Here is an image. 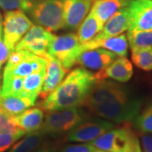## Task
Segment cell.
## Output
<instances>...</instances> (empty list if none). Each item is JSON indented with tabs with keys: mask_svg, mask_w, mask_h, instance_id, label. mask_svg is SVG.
<instances>
[{
	"mask_svg": "<svg viewBox=\"0 0 152 152\" xmlns=\"http://www.w3.org/2000/svg\"><path fill=\"white\" fill-rule=\"evenodd\" d=\"M99 118L113 124H129L140 113L141 103L129 96L124 87L107 80H96L83 104Z\"/></svg>",
	"mask_w": 152,
	"mask_h": 152,
	"instance_id": "obj_1",
	"label": "cell"
},
{
	"mask_svg": "<svg viewBox=\"0 0 152 152\" xmlns=\"http://www.w3.org/2000/svg\"><path fill=\"white\" fill-rule=\"evenodd\" d=\"M96 82L94 74L84 68H76L65 76L58 86L41 102L47 112L83 106Z\"/></svg>",
	"mask_w": 152,
	"mask_h": 152,
	"instance_id": "obj_2",
	"label": "cell"
},
{
	"mask_svg": "<svg viewBox=\"0 0 152 152\" xmlns=\"http://www.w3.org/2000/svg\"><path fill=\"white\" fill-rule=\"evenodd\" d=\"M25 11L32 22L49 31H58L65 28L63 0H30Z\"/></svg>",
	"mask_w": 152,
	"mask_h": 152,
	"instance_id": "obj_3",
	"label": "cell"
},
{
	"mask_svg": "<svg viewBox=\"0 0 152 152\" xmlns=\"http://www.w3.org/2000/svg\"><path fill=\"white\" fill-rule=\"evenodd\" d=\"M89 113L79 107L48 112L40 131L46 136L57 137L70 132L89 118Z\"/></svg>",
	"mask_w": 152,
	"mask_h": 152,
	"instance_id": "obj_4",
	"label": "cell"
},
{
	"mask_svg": "<svg viewBox=\"0 0 152 152\" xmlns=\"http://www.w3.org/2000/svg\"><path fill=\"white\" fill-rule=\"evenodd\" d=\"M85 50L75 33H67L56 37L48 53L58 59L67 69L76 64L77 59Z\"/></svg>",
	"mask_w": 152,
	"mask_h": 152,
	"instance_id": "obj_5",
	"label": "cell"
},
{
	"mask_svg": "<svg viewBox=\"0 0 152 152\" xmlns=\"http://www.w3.org/2000/svg\"><path fill=\"white\" fill-rule=\"evenodd\" d=\"M137 137L129 124L112 129L88 144L107 152H129Z\"/></svg>",
	"mask_w": 152,
	"mask_h": 152,
	"instance_id": "obj_6",
	"label": "cell"
},
{
	"mask_svg": "<svg viewBox=\"0 0 152 152\" xmlns=\"http://www.w3.org/2000/svg\"><path fill=\"white\" fill-rule=\"evenodd\" d=\"M33 26L32 20L22 10L6 11L3 23L4 42L11 52Z\"/></svg>",
	"mask_w": 152,
	"mask_h": 152,
	"instance_id": "obj_7",
	"label": "cell"
},
{
	"mask_svg": "<svg viewBox=\"0 0 152 152\" xmlns=\"http://www.w3.org/2000/svg\"><path fill=\"white\" fill-rule=\"evenodd\" d=\"M55 37V35L45 28L38 25H33L17 44L15 50H25L43 57L48 53Z\"/></svg>",
	"mask_w": 152,
	"mask_h": 152,
	"instance_id": "obj_8",
	"label": "cell"
},
{
	"mask_svg": "<svg viewBox=\"0 0 152 152\" xmlns=\"http://www.w3.org/2000/svg\"><path fill=\"white\" fill-rule=\"evenodd\" d=\"M115 127L113 123L106 119H88L76 126L66 137L71 143H90Z\"/></svg>",
	"mask_w": 152,
	"mask_h": 152,
	"instance_id": "obj_9",
	"label": "cell"
},
{
	"mask_svg": "<svg viewBox=\"0 0 152 152\" xmlns=\"http://www.w3.org/2000/svg\"><path fill=\"white\" fill-rule=\"evenodd\" d=\"M129 28L128 31L152 30V0H133L128 6Z\"/></svg>",
	"mask_w": 152,
	"mask_h": 152,
	"instance_id": "obj_10",
	"label": "cell"
},
{
	"mask_svg": "<svg viewBox=\"0 0 152 152\" xmlns=\"http://www.w3.org/2000/svg\"><path fill=\"white\" fill-rule=\"evenodd\" d=\"M117 58V55L106 49H86L79 56L76 64L88 70L98 72L110 65Z\"/></svg>",
	"mask_w": 152,
	"mask_h": 152,
	"instance_id": "obj_11",
	"label": "cell"
},
{
	"mask_svg": "<svg viewBox=\"0 0 152 152\" xmlns=\"http://www.w3.org/2000/svg\"><path fill=\"white\" fill-rule=\"evenodd\" d=\"M42 58L47 61L43 86L40 93L41 97L44 99L59 86L65 78L69 69L64 68L58 60L48 53L44 55Z\"/></svg>",
	"mask_w": 152,
	"mask_h": 152,
	"instance_id": "obj_12",
	"label": "cell"
},
{
	"mask_svg": "<svg viewBox=\"0 0 152 152\" xmlns=\"http://www.w3.org/2000/svg\"><path fill=\"white\" fill-rule=\"evenodd\" d=\"M94 0H63L65 28L75 30L90 13Z\"/></svg>",
	"mask_w": 152,
	"mask_h": 152,
	"instance_id": "obj_13",
	"label": "cell"
},
{
	"mask_svg": "<svg viewBox=\"0 0 152 152\" xmlns=\"http://www.w3.org/2000/svg\"><path fill=\"white\" fill-rule=\"evenodd\" d=\"M134 74L133 65L126 57H118L113 62L101 71L94 74L96 80L111 79L115 81L125 83L129 81Z\"/></svg>",
	"mask_w": 152,
	"mask_h": 152,
	"instance_id": "obj_14",
	"label": "cell"
},
{
	"mask_svg": "<svg viewBox=\"0 0 152 152\" xmlns=\"http://www.w3.org/2000/svg\"><path fill=\"white\" fill-rule=\"evenodd\" d=\"M47 66L46 59L37 55L29 53L26 58L13 67H5L3 77H22L40 70Z\"/></svg>",
	"mask_w": 152,
	"mask_h": 152,
	"instance_id": "obj_15",
	"label": "cell"
},
{
	"mask_svg": "<svg viewBox=\"0 0 152 152\" xmlns=\"http://www.w3.org/2000/svg\"><path fill=\"white\" fill-rule=\"evenodd\" d=\"M129 28V15L128 7L116 12L104 24L102 31L98 33L97 36L93 40H101L103 38L118 36Z\"/></svg>",
	"mask_w": 152,
	"mask_h": 152,
	"instance_id": "obj_16",
	"label": "cell"
},
{
	"mask_svg": "<svg viewBox=\"0 0 152 152\" xmlns=\"http://www.w3.org/2000/svg\"><path fill=\"white\" fill-rule=\"evenodd\" d=\"M17 128L21 129L26 134L40 130L44 121V113L40 107H30L20 114L12 117Z\"/></svg>",
	"mask_w": 152,
	"mask_h": 152,
	"instance_id": "obj_17",
	"label": "cell"
},
{
	"mask_svg": "<svg viewBox=\"0 0 152 152\" xmlns=\"http://www.w3.org/2000/svg\"><path fill=\"white\" fill-rule=\"evenodd\" d=\"M84 48H103L113 53L118 57H126L128 54L129 42L124 33L101 40H91L86 44H83Z\"/></svg>",
	"mask_w": 152,
	"mask_h": 152,
	"instance_id": "obj_18",
	"label": "cell"
},
{
	"mask_svg": "<svg viewBox=\"0 0 152 152\" xmlns=\"http://www.w3.org/2000/svg\"><path fill=\"white\" fill-rule=\"evenodd\" d=\"M133 0H96L93 3L91 12L104 24L116 12L130 4Z\"/></svg>",
	"mask_w": 152,
	"mask_h": 152,
	"instance_id": "obj_19",
	"label": "cell"
},
{
	"mask_svg": "<svg viewBox=\"0 0 152 152\" xmlns=\"http://www.w3.org/2000/svg\"><path fill=\"white\" fill-rule=\"evenodd\" d=\"M36 102L37 101L24 96L0 95V108L12 117L32 107Z\"/></svg>",
	"mask_w": 152,
	"mask_h": 152,
	"instance_id": "obj_20",
	"label": "cell"
},
{
	"mask_svg": "<svg viewBox=\"0 0 152 152\" xmlns=\"http://www.w3.org/2000/svg\"><path fill=\"white\" fill-rule=\"evenodd\" d=\"M103 26V22L101 21L90 11V13L78 27L76 34L82 44H86L96 37L98 33L102 31Z\"/></svg>",
	"mask_w": 152,
	"mask_h": 152,
	"instance_id": "obj_21",
	"label": "cell"
},
{
	"mask_svg": "<svg viewBox=\"0 0 152 152\" xmlns=\"http://www.w3.org/2000/svg\"><path fill=\"white\" fill-rule=\"evenodd\" d=\"M46 67L26 76L23 81V96L37 101L43 86Z\"/></svg>",
	"mask_w": 152,
	"mask_h": 152,
	"instance_id": "obj_22",
	"label": "cell"
},
{
	"mask_svg": "<svg viewBox=\"0 0 152 152\" xmlns=\"http://www.w3.org/2000/svg\"><path fill=\"white\" fill-rule=\"evenodd\" d=\"M46 135L40 130L29 133L11 147L8 152H33L43 144Z\"/></svg>",
	"mask_w": 152,
	"mask_h": 152,
	"instance_id": "obj_23",
	"label": "cell"
},
{
	"mask_svg": "<svg viewBox=\"0 0 152 152\" xmlns=\"http://www.w3.org/2000/svg\"><path fill=\"white\" fill-rule=\"evenodd\" d=\"M127 38L131 51L135 49L152 48V30L128 31Z\"/></svg>",
	"mask_w": 152,
	"mask_h": 152,
	"instance_id": "obj_24",
	"label": "cell"
},
{
	"mask_svg": "<svg viewBox=\"0 0 152 152\" xmlns=\"http://www.w3.org/2000/svg\"><path fill=\"white\" fill-rule=\"evenodd\" d=\"M131 59L133 64L144 71L152 70V48L132 50Z\"/></svg>",
	"mask_w": 152,
	"mask_h": 152,
	"instance_id": "obj_25",
	"label": "cell"
},
{
	"mask_svg": "<svg viewBox=\"0 0 152 152\" xmlns=\"http://www.w3.org/2000/svg\"><path fill=\"white\" fill-rule=\"evenodd\" d=\"M23 81L24 78L22 77H3L0 95L23 96Z\"/></svg>",
	"mask_w": 152,
	"mask_h": 152,
	"instance_id": "obj_26",
	"label": "cell"
},
{
	"mask_svg": "<svg viewBox=\"0 0 152 152\" xmlns=\"http://www.w3.org/2000/svg\"><path fill=\"white\" fill-rule=\"evenodd\" d=\"M26 133L21 129L15 130L0 133V152H6L10 150L18 140H20Z\"/></svg>",
	"mask_w": 152,
	"mask_h": 152,
	"instance_id": "obj_27",
	"label": "cell"
},
{
	"mask_svg": "<svg viewBox=\"0 0 152 152\" xmlns=\"http://www.w3.org/2000/svg\"><path fill=\"white\" fill-rule=\"evenodd\" d=\"M134 126L142 134H152V104L138 114L134 119Z\"/></svg>",
	"mask_w": 152,
	"mask_h": 152,
	"instance_id": "obj_28",
	"label": "cell"
},
{
	"mask_svg": "<svg viewBox=\"0 0 152 152\" xmlns=\"http://www.w3.org/2000/svg\"><path fill=\"white\" fill-rule=\"evenodd\" d=\"M30 0H0V9L5 11L22 10L26 11L30 4Z\"/></svg>",
	"mask_w": 152,
	"mask_h": 152,
	"instance_id": "obj_29",
	"label": "cell"
},
{
	"mask_svg": "<svg viewBox=\"0 0 152 152\" xmlns=\"http://www.w3.org/2000/svg\"><path fill=\"white\" fill-rule=\"evenodd\" d=\"M17 129L12 120V116L0 108V133L15 130Z\"/></svg>",
	"mask_w": 152,
	"mask_h": 152,
	"instance_id": "obj_30",
	"label": "cell"
},
{
	"mask_svg": "<svg viewBox=\"0 0 152 152\" xmlns=\"http://www.w3.org/2000/svg\"><path fill=\"white\" fill-rule=\"evenodd\" d=\"M96 147L91 145L85 143V144H77V145H69L64 147L58 152H91L95 150Z\"/></svg>",
	"mask_w": 152,
	"mask_h": 152,
	"instance_id": "obj_31",
	"label": "cell"
},
{
	"mask_svg": "<svg viewBox=\"0 0 152 152\" xmlns=\"http://www.w3.org/2000/svg\"><path fill=\"white\" fill-rule=\"evenodd\" d=\"M11 53L12 52L8 48V47L2 40V38H0V71L2 69V66L8 60L9 56L10 55Z\"/></svg>",
	"mask_w": 152,
	"mask_h": 152,
	"instance_id": "obj_32",
	"label": "cell"
},
{
	"mask_svg": "<svg viewBox=\"0 0 152 152\" xmlns=\"http://www.w3.org/2000/svg\"><path fill=\"white\" fill-rule=\"evenodd\" d=\"M142 152H152V134H144L141 136Z\"/></svg>",
	"mask_w": 152,
	"mask_h": 152,
	"instance_id": "obj_33",
	"label": "cell"
},
{
	"mask_svg": "<svg viewBox=\"0 0 152 152\" xmlns=\"http://www.w3.org/2000/svg\"><path fill=\"white\" fill-rule=\"evenodd\" d=\"M33 152H56L53 149V147L51 146L49 144H47V143H45V144H42L41 146H39L37 149V150H35Z\"/></svg>",
	"mask_w": 152,
	"mask_h": 152,
	"instance_id": "obj_34",
	"label": "cell"
},
{
	"mask_svg": "<svg viewBox=\"0 0 152 152\" xmlns=\"http://www.w3.org/2000/svg\"><path fill=\"white\" fill-rule=\"evenodd\" d=\"M129 152H142L141 145H140V143L138 137H136L135 140H134L133 144H132V146H131L130 150L129 151Z\"/></svg>",
	"mask_w": 152,
	"mask_h": 152,
	"instance_id": "obj_35",
	"label": "cell"
},
{
	"mask_svg": "<svg viewBox=\"0 0 152 152\" xmlns=\"http://www.w3.org/2000/svg\"><path fill=\"white\" fill-rule=\"evenodd\" d=\"M3 23H4L3 16L0 12V38H2V36H3Z\"/></svg>",
	"mask_w": 152,
	"mask_h": 152,
	"instance_id": "obj_36",
	"label": "cell"
},
{
	"mask_svg": "<svg viewBox=\"0 0 152 152\" xmlns=\"http://www.w3.org/2000/svg\"><path fill=\"white\" fill-rule=\"evenodd\" d=\"M91 152H107V151H102V150H99V149H95V150H93Z\"/></svg>",
	"mask_w": 152,
	"mask_h": 152,
	"instance_id": "obj_37",
	"label": "cell"
},
{
	"mask_svg": "<svg viewBox=\"0 0 152 152\" xmlns=\"http://www.w3.org/2000/svg\"><path fill=\"white\" fill-rule=\"evenodd\" d=\"M31 1H37V0H31Z\"/></svg>",
	"mask_w": 152,
	"mask_h": 152,
	"instance_id": "obj_38",
	"label": "cell"
},
{
	"mask_svg": "<svg viewBox=\"0 0 152 152\" xmlns=\"http://www.w3.org/2000/svg\"><path fill=\"white\" fill-rule=\"evenodd\" d=\"M94 1H96V0H94Z\"/></svg>",
	"mask_w": 152,
	"mask_h": 152,
	"instance_id": "obj_39",
	"label": "cell"
}]
</instances>
